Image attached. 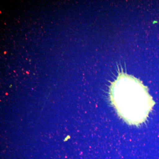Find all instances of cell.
I'll return each mask as SVG.
<instances>
[{
	"label": "cell",
	"instance_id": "6da1fadb",
	"mask_svg": "<svg viewBox=\"0 0 159 159\" xmlns=\"http://www.w3.org/2000/svg\"><path fill=\"white\" fill-rule=\"evenodd\" d=\"M110 96L118 115L130 125L145 122L155 104L142 82L123 73L112 83Z\"/></svg>",
	"mask_w": 159,
	"mask_h": 159
}]
</instances>
